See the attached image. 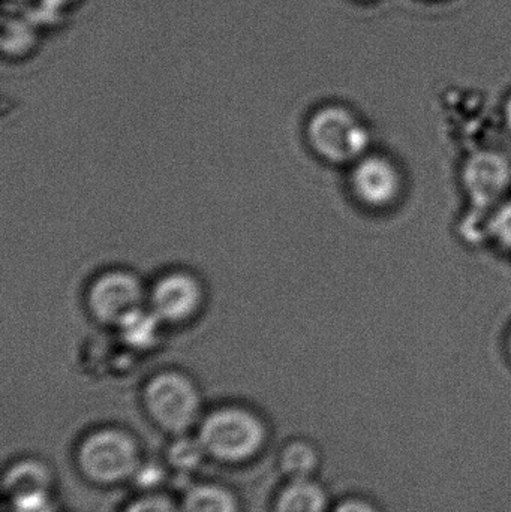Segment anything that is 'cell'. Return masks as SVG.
Listing matches in <instances>:
<instances>
[{"label": "cell", "instance_id": "cell-10", "mask_svg": "<svg viewBox=\"0 0 511 512\" xmlns=\"http://www.w3.org/2000/svg\"><path fill=\"white\" fill-rule=\"evenodd\" d=\"M323 466V453L308 438H291L276 456V469L284 481L315 480Z\"/></svg>", "mask_w": 511, "mask_h": 512}, {"label": "cell", "instance_id": "cell-16", "mask_svg": "<svg viewBox=\"0 0 511 512\" xmlns=\"http://www.w3.org/2000/svg\"><path fill=\"white\" fill-rule=\"evenodd\" d=\"M119 512H182L179 499L161 490H141Z\"/></svg>", "mask_w": 511, "mask_h": 512}, {"label": "cell", "instance_id": "cell-8", "mask_svg": "<svg viewBox=\"0 0 511 512\" xmlns=\"http://www.w3.org/2000/svg\"><path fill=\"white\" fill-rule=\"evenodd\" d=\"M143 285L128 271H108L90 286L87 304L98 321L119 325L126 316L143 306Z\"/></svg>", "mask_w": 511, "mask_h": 512}, {"label": "cell", "instance_id": "cell-2", "mask_svg": "<svg viewBox=\"0 0 511 512\" xmlns=\"http://www.w3.org/2000/svg\"><path fill=\"white\" fill-rule=\"evenodd\" d=\"M195 436L207 460L239 468L251 465L267 450L272 432L263 415L254 409L224 405L204 414Z\"/></svg>", "mask_w": 511, "mask_h": 512}, {"label": "cell", "instance_id": "cell-7", "mask_svg": "<svg viewBox=\"0 0 511 512\" xmlns=\"http://www.w3.org/2000/svg\"><path fill=\"white\" fill-rule=\"evenodd\" d=\"M462 183L480 213L497 209L511 189V162L497 150H480L465 161Z\"/></svg>", "mask_w": 511, "mask_h": 512}, {"label": "cell", "instance_id": "cell-20", "mask_svg": "<svg viewBox=\"0 0 511 512\" xmlns=\"http://www.w3.org/2000/svg\"><path fill=\"white\" fill-rule=\"evenodd\" d=\"M506 120H507V125H509V128L511 129V99L509 101V105H507Z\"/></svg>", "mask_w": 511, "mask_h": 512}, {"label": "cell", "instance_id": "cell-15", "mask_svg": "<svg viewBox=\"0 0 511 512\" xmlns=\"http://www.w3.org/2000/svg\"><path fill=\"white\" fill-rule=\"evenodd\" d=\"M170 441V447L165 453L168 468L174 469L176 472H192L200 468L201 463L206 462V454H204L195 433L194 435L171 438Z\"/></svg>", "mask_w": 511, "mask_h": 512}, {"label": "cell", "instance_id": "cell-3", "mask_svg": "<svg viewBox=\"0 0 511 512\" xmlns=\"http://www.w3.org/2000/svg\"><path fill=\"white\" fill-rule=\"evenodd\" d=\"M141 403L150 423L168 439L194 435L206 414L198 385L174 370L152 376L144 385Z\"/></svg>", "mask_w": 511, "mask_h": 512}, {"label": "cell", "instance_id": "cell-12", "mask_svg": "<svg viewBox=\"0 0 511 512\" xmlns=\"http://www.w3.org/2000/svg\"><path fill=\"white\" fill-rule=\"evenodd\" d=\"M182 512H242L239 493L221 481H200L179 498Z\"/></svg>", "mask_w": 511, "mask_h": 512}, {"label": "cell", "instance_id": "cell-17", "mask_svg": "<svg viewBox=\"0 0 511 512\" xmlns=\"http://www.w3.org/2000/svg\"><path fill=\"white\" fill-rule=\"evenodd\" d=\"M78 2L80 0H32L30 5L24 9H27L42 26L44 23H53L66 9Z\"/></svg>", "mask_w": 511, "mask_h": 512}, {"label": "cell", "instance_id": "cell-19", "mask_svg": "<svg viewBox=\"0 0 511 512\" xmlns=\"http://www.w3.org/2000/svg\"><path fill=\"white\" fill-rule=\"evenodd\" d=\"M332 512H383L372 499L366 496L353 495L341 499L333 505Z\"/></svg>", "mask_w": 511, "mask_h": 512}, {"label": "cell", "instance_id": "cell-5", "mask_svg": "<svg viewBox=\"0 0 511 512\" xmlns=\"http://www.w3.org/2000/svg\"><path fill=\"white\" fill-rule=\"evenodd\" d=\"M56 490V472L41 457H20L3 471V498L12 512H44L50 508Z\"/></svg>", "mask_w": 511, "mask_h": 512}, {"label": "cell", "instance_id": "cell-21", "mask_svg": "<svg viewBox=\"0 0 511 512\" xmlns=\"http://www.w3.org/2000/svg\"><path fill=\"white\" fill-rule=\"evenodd\" d=\"M506 349H507V355H509V358L511 361V330H510L509 336H507Z\"/></svg>", "mask_w": 511, "mask_h": 512}, {"label": "cell", "instance_id": "cell-4", "mask_svg": "<svg viewBox=\"0 0 511 512\" xmlns=\"http://www.w3.org/2000/svg\"><path fill=\"white\" fill-rule=\"evenodd\" d=\"M306 134L312 150L330 164L354 165L371 152L368 126L342 105H326L315 111Z\"/></svg>", "mask_w": 511, "mask_h": 512}, {"label": "cell", "instance_id": "cell-11", "mask_svg": "<svg viewBox=\"0 0 511 512\" xmlns=\"http://www.w3.org/2000/svg\"><path fill=\"white\" fill-rule=\"evenodd\" d=\"M326 487L315 480L284 481L272 502V512H332Z\"/></svg>", "mask_w": 511, "mask_h": 512}, {"label": "cell", "instance_id": "cell-18", "mask_svg": "<svg viewBox=\"0 0 511 512\" xmlns=\"http://www.w3.org/2000/svg\"><path fill=\"white\" fill-rule=\"evenodd\" d=\"M489 233L500 245L511 249V201L497 207L489 222Z\"/></svg>", "mask_w": 511, "mask_h": 512}, {"label": "cell", "instance_id": "cell-13", "mask_svg": "<svg viewBox=\"0 0 511 512\" xmlns=\"http://www.w3.org/2000/svg\"><path fill=\"white\" fill-rule=\"evenodd\" d=\"M41 24L24 8L3 6L2 51L5 56H26L38 44Z\"/></svg>", "mask_w": 511, "mask_h": 512}, {"label": "cell", "instance_id": "cell-6", "mask_svg": "<svg viewBox=\"0 0 511 512\" xmlns=\"http://www.w3.org/2000/svg\"><path fill=\"white\" fill-rule=\"evenodd\" d=\"M350 188L366 209H392L404 197L405 177L395 159L369 152L351 165Z\"/></svg>", "mask_w": 511, "mask_h": 512}, {"label": "cell", "instance_id": "cell-14", "mask_svg": "<svg viewBox=\"0 0 511 512\" xmlns=\"http://www.w3.org/2000/svg\"><path fill=\"white\" fill-rule=\"evenodd\" d=\"M164 322L149 307L141 306L126 316L117 328L126 345L138 351H147L153 348L161 336V327Z\"/></svg>", "mask_w": 511, "mask_h": 512}, {"label": "cell", "instance_id": "cell-9", "mask_svg": "<svg viewBox=\"0 0 511 512\" xmlns=\"http://www.w3.org/2000/svg\"><path fill=\"white\" fill-rule=\"evenodd\" d=\"M204 294L197 277L186 271H171L153 285L149 306L162 322L182 324L200 312Z\"/></svg>", "mask_w": 511, "mask_h": 512}, {"label": "cell", "instance_id": "cell-1", "mask_svg": "<svg viewBox=\"0 0 511 512\" xmlns=\"http://www.w3.org/2000/svg\"><path fill=\"white\" fill-rule=\"evenodd\" d=\"M75 471L81 480L101 489L134 483L146 465L143 442L122 426H99L84 433L74 447Z\"/></svg>", "mask_w": 511, "mask_h": 512}]
</instances>
